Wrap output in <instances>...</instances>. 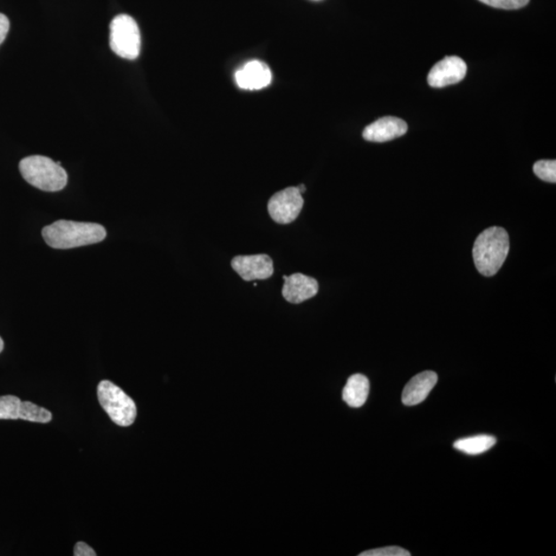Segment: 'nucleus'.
<instances>
[{"label": "nucleus", "mask_w": 556, "mask_h": 556, "mask_svg": "<svg viewBox=\"0 0 556 556\" xmlns=\"http://www.w3.org/2000/svg\"><path fill=\"white\" fill-rule=\"evenodd\" d=\"M43 237L51 248L68 250L101 242L107 237V231L99 224L60 219L44 227Z\"/></svg>", "instance_id": "1"}, {"label": "nucleus", "mask_w": 556, "mask_h": 556, "mask_svg": "<svg viewBox=\"0 0 556 556\" xmlns=\"http://www.w3.org/2000/svg\"><path fill=\"white\" fill-rule=\"evenodd\" d=\"M509 235L505 229L491 227L476 238L473 247L475 266L483 276L497 274L509 254Z\"/></svg>", "instance_id": "2"}, {"label": "nucleus", "mask_w": 556, "mask_h": 556, "mask_svg": "<svg viewBox=\"0 0 556 556\" xmlns=\"http://www.w3.org/2000/svg\"><path fill=\"white\" fill-rule=\"evenodd\" d=\"M19 168L26 182L42 191H61L68 184V173L60 163L48 157L36 155L24 158Z\"/></svg>", "instance_id": "3"}, {"label": "nucleus", "mask_w": 556, "mask_h": 556, "mask_svg": "<svg viewBox=\"0 0 556 556\" xmlns=\"http://www.w3.org/2000/svg\"><path fill=\"white\" fill-rule=\"evenodd\" d=\"M97 396L103 409L115 425L129 426L138 416L137 404L111 381L103 380L97 387Z\"/></svg>", "instance_id": "4"}, {"label": "nucleus", "mask_w": 556, "mask_h": 556, "mask_svg": "<svg viewBox=\"0 0 556 556\" xmlns=\"http://www.w3.org/2000/svg\"><path fill=\"white\" fill-rule=\"evenodd\" d=\"M109 44L119 57L128 60H138L141 37L139 25L131 16L122 14L114 18Z\"/></svg>", "instance_id": "5"}, {"label": "nucleus", "mask_w": 556, "mask_h": 556, "mask_svg": "<svg viewBox=\"0 0 556 556\" xmlns=\"http://www.w3.org/2000/svg\"><path fill=\"white\" fill-rule=\"evenodd\" d=\"M304 200L298 187H290L274 194L269 200L268 211L277 224L287 225L299 217Z\"/></svg>", "instance_id": "6"}, {"label": "nucleus", "mask_w": 556, "mask_h": 556, "mask_svg": "<svg viewBox=\"0 0 556 556\" xmlns=\"http://www.w3.org/2000/svg\"><path fill=\"white\" fill-rule=\"evenodd\" d=\"M467 64L460 57L449 56L439 61L428 75L429 85L443 88L460 83L467 75Z\"/></svg>", "instance_id": "7"}, {"label": "nucleus", "mask_w": 556, "mask_h": 556, "mask_svg": "<svg viewBox=\"0 0 556 556\" xmlns=\"http://www.w3.org/2000/svg\"><path fill=\"white\" fill-rule=\"evenodd\" d=\"M231 266L245 282L265 281L274 275V262L268 255L237 256Z\"/></svg>", "instance_id": "8"}, {"label": "nucleus", "mask_w": 556, "mask_h": 556, "mask_svg": "<svg viewBox=\"0 0 556 556\" xmlns=\"http://www.w3.org/2000/svg\"><path fill=\"white\" fill-rule=\"evenodd\" d=\"M235 82L239 88L255 91L270 85L273 82V73L266 63L251 60L236 71Z\"/></svg>", "instance_id": "9"}, {"label": "nucleus", "mask_w": 556, "mask_h": 556, "mask_svg": "<svg viewBox=\"0 0 556 556\" xmlns=\"http://www.w3.org/2000/svg\"><path fill=\"white\" fill-rule=\"evenodd\" d=\"M284 286L282 296L290 303L300 304L314 297L319 292V282L313 277L302 274L283 276Z\"/></svg>", "instance_id": "10"}, {"label": "nucleus", "mask_w": 556, "mask_h": 556, "mask_svg": "<svg viewBox=\"0 0 556 556\" xmlns=\"http://www.w3.org/2000/svg\"><path fill=\"white\" fill-rule=\"evenodd\" d=\"M409 131L407 123L396 116H385L367 126L363 138L372 142H386L403 137Z\"/></svg>", "instance_id": "11"}, {"label": "nucleus", "mask_w": 556, "mask_h": 556, "mask_svg": "<svg viewBox=\"0 0 556 556\" xmlns=\"http://www.w3.org/2000/svg\"><path fill=\"white\" fill-rule=\"evenodd\" d=\"M438 383V375L434 371H424L412 377L402 393V402L406 406H416L428 398L431 391Z\"/></svg>", "instance_id": "12"}, {"label": "nucleus", "mask_w": 556, "mask_h": 556, "mask_svg": "<svg viewBox=\"0 0 556 556\" xmlns=\"http://www.w3.org/2000/svg\"><path fill=\"white\" fill-rule=\"evenodd\" d=\"M369 392V379L363 374H354L348 378L342 392V399L348 406L359 409L366 403Z\"/></svg>", "instance_id": "13"}, {"label": "nucleus", "mask_w": 556, "mask_h": 556, "mask_svg": "<svg viewBox=\"0 0 556 556\" xmlns=\"http://www.w3.org/2000/svg\"><path fill=\"white\" fill-rule=\"evenodd\" d=\"M496 443V439L489 435H478L460 439L454 443V448L463 452V454L470 456H477L484 454L490 449H493Z\"/></svg>", "instance_id": "14"}, {"label": "nucleus", "mask_w": 556, "mask_h": 556, "mask_svg": "<svg viewBox=\"0 0 556 556\" xmlns=\"http://www.w3.org/2000/svg\"><path fill=\"white\" fill-rule=\"evenodd\" d=\"M52 413L42 407L31 402H21L20 417L19 419L28 420L31 423L48 424L51 422Z\"/></svg>", "instance_id": "15"}, {"label": "nucleus", "mask_w": 556, "mask_h": 556, "mask_svg": "<svg viewBox=\"0 0 556 556\" xmlns=\"http://www.w3.org/2000/svg\"><path fill=\"white\" fill-rule=\"evenodd\" d=\"M22 401L16 396L0 397V419H19Z\"/></svg>", "instance_id": "16"}, {"label": "nucleus", "mask_w": 556, "mask_h": 556, "mask_svg": "<svg viewBox=\"0 0 556 556\" xmlns=\"http://www.w3.org/2000/svg\"><path fill=\"white\" fill-rule=\"evenodd\" d=\"M534 173L540 179L548 183H556L555 160H541L534 165Z\"/></svg>", "instance_id": "17"}, {"label": "nucleus", "mask_w": 556, "mask_h": 556, "mask_svg": "<svg viewBox=\"0 0 556 556\" xmlns=\"http://www.w3.org/2000/svg\"><path fill=\"white\" fill-rule=\"evenodd\" d=\"M493 8L503 10H519L526 6L529 0H480Z\"/></svg>", "instance_id": "18"}, {"label": "nucleus", "mask_w": 556, "mask_h": 556, "mask_svg": "<svg viewBox=\"0 0 556 556\" xmlns=\"http://www.w3.org/2000/svg\"><path fill=\"white\" fill-rule=\"evenodd\" d=\"M361 556H410L409 552L405 551L404 548L398 546H389L378 549H373V551L365 552L360 554Z\"/></svg>", "instance_id": "19"}, {"label": "nucleus", "mask_w": 556, "mask_h": 556, "mask_svg": "<svg viewBox=\"0 0 556 556\" xmlns=\"http://www.w3.org/2000/svg\"><path fill=\"white\" fill-rule=\"evenodd\" d=\"M75 556H96V552L91 547L83 542H77L75 547Z\"/></svg>", "instance_id": "20"}, {"label": "nucleus", "mask_w": 556, "mask_h": 556, "mask_svg": "<svg viewBox=\"0 0 556 556\" xmlns=\"http://www.w3.org/2000/svg\"><path fill=\"white\" fill-rule=\"evenodd\" d=\"M10 30V21L8 17L0 14V44H2Z\"/></svg>", "instance_id": "21"}, {"label": "nucleus", "mask_w": 556, "mask_h": 556, "mask_svg": "<svg viewBox=\"0 0 556 556\" xmlns=\"http://www.w3.org/2000/svg\"><path fill=\"white\" fill-rule=\"evenodd\" d=\"M4 340L2 339V338H0V353L4 351Z\"/></svg>", "instance_id": "22"}, {"label": "nucleus", "mask_w": 556, "mask_h": 556, "mask_svg": "<svg viewBox=\"0 0 556 556\" xmlns=\"http://www.w3.org/2000/svg\"><path fill=\"white\" fill-rule=\"evenodd\" d=\"M298 189H299V191H300L301 193H304V192H306V186H304V185H301L300 187H298Z\"/></svg>", "instance_id": "23"}]
</instances>
